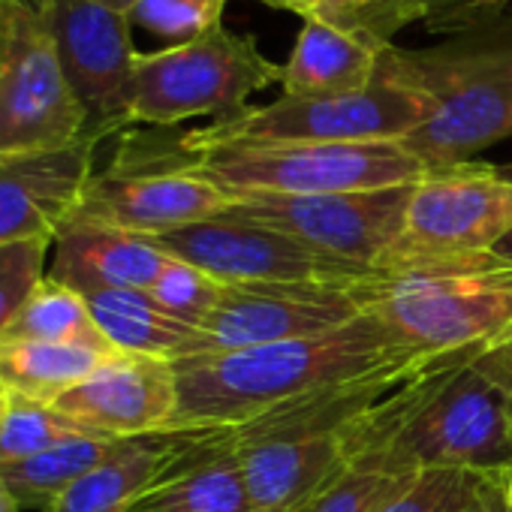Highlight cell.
Listing matches in <instances>:
<instances>
[{"mask_svg": "<svg viewBox=\"0 0 512 512\" xmlns=\"http://www.w3.org/2000/svg\"><path fill=\"white\" fill-rule=\"evenodd\" d=\"M413 356L422 353L368 311L356 323L320 338L187 356L175 362V428H235L314 389Z\"/></svg>", "mask_w": 512, "mask_h": 512, "instance_id": "1", "label": "cell"}, {"mask_svg": "<svg viewBox=\"0 0 512 512\" xmlns=\"http://www.w3.org/2000/svg\"><path fill=\"white\" fill-rule=\"evenodd\" d=\"M118 166L187 169L226 196H323L416 184L428 169L401 142H220L124 133Z\"/></svg>", "mask_w": 512, "mask_h": 512, "instance_id": "2", "label": "cell"}, {"mask_svg": "<svg viewBox=\"0 0 512 512\" xmlns=\"http://www.w3.org/2000/svg\"><path fill=\"white\" fill-rule=\"evenodd\" d=\"M380 61L431 100L428 121L401 142L425 169L470 163L512 136V16H485L434 49L404 52L389 43Z\"/></svg>", "mask_w": 512, "mask_h": 512, "instance_id": "3", "label": "cell"}, {"mask_svg": "<svg viewBox=\"0 0 512 512\" xmlns=\"http://www.w3.org/2000/svg\"><path fill=\"white\" fill-rule=\"evenodd\" d=\"M509 229L512 178L476 163L428 169L410 190L398 244L371 278H443L503 266L491 250Z\"/></svg>", "mask_w": 512, "mask_h": 512, "instance_id": "4", "label": "cell"}, {"mask_svg": "<svg viewBox=\"0 0 512 512\" xmlns=\"http://www.w3.org/2000/svg\"><path fill=\"white\" fill-rule=\"evenodd\" d=\"M431 115L425 91L392 73L383 61L377 79L338 97H287L247 106L232 118L181 133L190 145L220 142H404Z\"/></svg>", "mask_w": 512, "mask_h": 512, "instance_id": "5", "label": "cell"}, {"mask_svg": "<svg viewBox=\"0 0 512 512\" xmlns=\"http://www.w3.org/2000/svg\"><path fill=\"white\" fill-rule=\"evenodd\" d=\"M281 85V67L266 58L253 37H238L223 25L211 34L139 55L130 118L145 127H175L187 118H232L247 109L253 94Z\"/></svg>", "mask_w": 512, "mask_h": 512, "instance_id": "6", "label": "cell"}, {"mask_svg": "<svg viewBox=\"0 0 512 512\" xmlns=\"http://www.w3.org/2000/svg\"><path fill=\"white\" fill-rule=\"evenodd\" d=\"M85 139L88 118L46 16L34 0H0V157L52 154Z\"/></svg>", "mask_w": 512, "mask_h": 512, "instance_id": "7", "label": "cell"}, {"mask_svg": "<svg viewBox=\"0 0 512 512\" xmlns=\"http://www.w3.org/2000/svg\"><path fill=\"white\" fill-rule=\"evenodd\" d=\"M362 305L419 353L512 341V266L359 287Z\"/></svg>", "mask_w": 512, "mask_h": 512, "instance_id": "8", "label": "cell"}, {"mask_svg": "<svg viewBox=\"0 0 512 512\" xmlns=\"http://www.w3.org/2000/svg\"><path fill=\"white\" fill-rule=\"evenodd\" d=\"M401 452L419 467L512 461V341L473 359L410 428Z\"/></svg>", "mask_w": 512, "mask_h": 512, "instance_id": "9", "label": "cell"}, {"mask_svg": "<svg viewBox=\"0 0 512 512\" xmlns=\"http://www.w3.org/2000/svg\"><path fill=\"white\" fill-rule=\"evenodd\" d=\"M413 184L323 196H232L229 214L278 229L335 263L374 272L404 232Z\"/></svg>", "mask_w": 512, "mask_h": 512, "instance_id": "10", "label": "cell"}, {"mask_svg": "<svg viewBox=\"0 0 512 512\" xmlns=\"http://www.w3.org/2000/svg\"><path fill=\"white\" fill-rule=\"evenodd\" d=\"M154 241L175 260H184L223 287L247 284H362L371 272L335 263L296 238L235 214H217Z\"/></svg>", "mask_w": 512, "mask_h": 512, "instance_id": "11", "label": "cell"}, {"mask_svg": "<svg viewBox=\"0 0 512 512\" xmlns=\"http://www.w3.org/2000/svg\"><path fill=\"white\" fill-rule=\"evenodd\" d=\"M46 16L64 76L79 97L88 136L106 139L133 127L130 88L139 52L130 16L97 0H34Z\"/></svg>", "mask_w": 512, "mask_h": 512, "instance_id": "12", "label": "cell"}, {"mask_svg": "<svg viewBox=\"0 0 512 512\" xmlns=\"http://www.w3.org/2000/svg\"><path fill=\"white\" fill-rule=\"evenodd\" d=\"M365 284V281H362ZM362 284H247L226 287L214 314L199 326L193 356L332 335L365 314Z\"/></svg>", "mask_w": 512, "mask_h": 512, "instance_id": "13", "label": "cell"}, {"mask_svg": "<svg viewBox=\"0 0 512 512\" xmlns=\"http://www.w3.org/2000/svg\"><path fill=\"white\" fill-rule=\"evenodd\" d=\"M229 205L232 196L196 172L112 163L91 175L67 223H100L154 238L226 214Z\"/></svg>", "mask_w": 512, "mask_h": 512, "instance_id": "14", "label": "cell"}, {"mask_svg": "<svg viewBox=\"0 0 512 512\" xmlns=\"http://www.w3.org/2000/svg\"><path fill=\"white\" fill-rule=\"evenodd\" d=\"M55 407L88 431L115 440L175 428V362L157 356L115 353L88 380L58 398Z\"/></svg>", "mask_w": 512, "mask_h": 512, "instance_id": "15", "label": "cell"}, {"mask_svg": "<svg viewBox=\"0 0 512 512\" xmlns=\"http://www.w3.org/2000/svg\"><path fill=\"white\" fill-rule=\"evenodd\" d=\"M97 139L34 157H0V244L55 238L79 205L91 175Z\"/></svg>", "mask_w": 512, "mask_h": 512, "instance_id": "16", "label": "cell"}, {"mask_svg": "<svg viewBox=\"0 0 512 512\" xmlns=\"http://www.w3.org/2000/svg\"><path fill=\"white\" fill-rule=\"evenodd\" d=\"M232 443V440H229ZM253 512H305L344 473L335 434H299L232 443Z\"/></svg>", "mask_w": 512, "mask_h": 512, "instance_id": "17", "label": "cell"}, {"mask_svg": "<svg viewBox=\"0 0 512 512\" xmlns=\"http://www.w3.org/2000/svg\"><path fill=\"white\" fill-rule=\"evenodd\" d=\"M169 263V253L139 232L100 223H64L55 235V260L49 278L85 290H151Z\"/></svg>", "mask_w": 512, "mask_h": 512, "instance_id": "18", "label": "cell"}, {"mask_svg": "<svg viewBox=\"0 0 512 512\" xmlns=\"http://www.w3.org/2000/svg\"><path fill=\"white\" fill-rule=\"evenodd\" d=\"M205 428H163L124 437L46 512H127L202 437Z\"/></svg>", "mask_w": 512, "mask_h": 512, "instance_id": "19", "label": "cell"}, {"mask_svg": "<svg viewBox=\"0 0 512 512\" xmlns=\"http://www.w3.org/2000/svg\"><path fill=\"white\" fill-rule=\"evenodd\" d=\"M127 512H253L226 428H205L187 455Z\"/></svg>", "mask_w": 512, "mask_h": 512, "instance_id": "20", "label": "cell"}, {"mask_svg": "<svg viewBox=\"0 0 512 512\" xmlns=\"http://www.w3.org/2000/svg\"><path fill=\"white\" fill-rule=\"evenodd\" d=\"M386 46L320 16H308L290 61L281 67V88L287 97L356 94L377 79Z\"/></svg>", "mask_w": 512, "mask_h": 512, "instance_id": "21", "label": "cell"}, {"mask_svg": "<svg viewBox=\"0 0 512 512\" xmlns=\"http://www.w3.org/2000/svg\"><path fill=\"white\" fill-rule=\"evenodd\" d=\"M94 323L118 353L157 356V359H187L196 350L199 329L175 320L163 311L145 290H85L82 293Z\"/></svg>", "mask_w": 512, "mask_h": 512, "instance_id": "22", "label": "cell"}, {"mask_svg": "<svg viewBox=\"0 0 512 512\" xmlns=\"http://www.w3.org/2000/svg\"><path fill=\"white\" fill-rule=\"evenodd\" d=\"M109 356L76 344L4 341L0 344V383L10 395L55 404L82 380H88Z\"/></svg>", "mask_w": 512, "mask_h": 512, "instance_id": "23", "label": "cell"}, {"mask_svg": "<svg viewBox=\"0 0 512 512\" xmlns=\"http://www.w3.org/2000/svg\"><path fill=\"white\" fill-rule=\"evenodd\" d=\"M115 437L103 434H79L67 443H58L34 458L4 464L0 467V479L7 488L22 500V506H37L46 512L67 488H73L88 470H94L112 449Z\"/></svg>", "mask_w": 512, "mask_h": 512, "instance_id": "24", "label": "cell"}, {"mask_svg": "<svg viewBox=\"0 0 512 512\" xmlns=\"http://www.w3.org/2000/svg\"><path fill=\"white\" fill-rule=\"evenodd\" d=\"M4 341H43V344H76L100 353H118L91 317L85 296L55 278H46L31 296L25 311L16 317ZM0 341V344H4Z\"/></svg>", "mask_w": 512, "mask_h": 512, "instance_id": "25", "label": "cell"}, {"mask_svg": "<svg viewBox=\"0 0 512 512\" xmlns=\"http://www.w3.org/2000/svg\"><path fill=\"white\" fill-rule=\"evenodd\" d=\"M419 470L422 467L404 452L359 461L347 467V473L305 512H383L401 491L410 488Z\"/></svg>", "mask_w": 512, "mask_h": 512, "instance_id": "26", "label": "cell"}, {"mask_svg": "<svg viewBox=\"0 0 512 512\" xmlns=\"http://www.w3.org/2000/svg\"><path fill=\"white\" fill-rule=\"evenodd\" d=\"M79 434H94L55 404L31 401L22 395H10V407L0 425V467L34 458L58 443H67Z\"/></svg>", "mask_w": 512, "mask_h": 512, "instance_id": "27", "label": "cell"}, {"mask_svg": "<svg viewBox=\"0 0 512 512\" xmlns=\"http://www.w3.org/2000/svg\"><path fill=\"white\" fill-rule=\"evenodd\" d=\"M488 497L485 470L422 467L383 512H479Z\"/></svg>", "mask_w": 512, "mask_h": 512, "instance_id": "28", "label": "cell"}, {"mask_svg": "<svg viewBox=\"0 0 512 512\" xmlns=\"http://www.w3.org/2000/svg\"><path fill=\"white\" fill-rule=\"evenodd\" d=\"M55 238H25L0 244V341L40 290L46 275V256Z\"/></svg>", "mask_w": 512, "mask_h": 512, "instance_id": "29", "label": "cell"}, {"mask_svg": "<svg viewBox=\"0 0 512 512\" xmlns=\"http://www.w3.org/2000/svg\"><path fill=\"white\" fill-rule=\"evenodd\" d=\"M148 293L175 320L199 329L214 314V308L220 305L226 287L217 278H211L208 272L169 256L166 269L160 272V278L154 281V287Z\"/></svg>", "mask_w": 512, "mask_h": 512, "instance_id": "30", "label": "cell"}, {"mask_svg": "<svg viewBox=\"0 0 512 512\" xmlns=\"http://www.w3.org/2000/svg\"><path fill=\"white\" fill-rule=\"evenodd\" d=\"M223 10L226 0H139L127 16L133 25L169 40L172 46H184L220 28Z\"/></svg>", "mask_w": 512, "mask_h": 512, "instance_id": "31", "label": "cell"}, {"mask_svg": "<svg viewBox=\"0 0 512 512\" xmlns=\"http://www.w3.org/2000/svg\"><path fill=\"white\" fill-rule=\"evenodd\" d=\"M488 497L500 512H512V461H503L497 467L485 470Z\"/></svg>", "mask_w": 512, "mask_h": 512, "instance_id": "32", "label": "cell"}, {"mask_svg": "<svg viewBox=\"0 0 512 512\" xmlns=\"http://www.w3.org/2000/svg\"><path fill=\"white\" fill-rule=\"evenodd\" d=\"M269 7H278V10H290V13H299V16H314L317 13V4L320 0H263Z\"/></svg>", "mask_w": 512, "mask_h": 512, "instance_id": "33", "label": "cell"}, {"mask_svg": "<svg viewBox=\"0 0 512 512\" xmlns=\"http://www.w3.org/2000/svg\"><path fill=\"white\" fill-rule=\"evenodd\" d=\"M0 512H25L22 500L7 488V482L0 479Z\"/></svg>", "mask_w": 512, "mask_h": 512, "instance_id": "34", "label": "cell"}, {"mask_svg": "<svg viewBox=\"0 0 512 512\" xmlns=\"http://www.w3.org/2000/svg\"><path fill=\"white\" fill-rule=\"evenodd\" d=\"M494 256H497V260L503 263V266H512V229L494 244V250H491Z\"/></svg>", "mask_w": 512, "mask_h": 512, "instance_id": "35", "label": "cell"}, {"mask_svg": "<svg viewBox=\"0 0 512 512\" xmlns=\"http://www.w3.org/2000/svg\"><path fill=\"white\" fill-rule=\"evenodd\" d=\"M97 4H106V7H115V10H121V13H130L139 0H97Z\"/></svg>", "mask_w": 512, "mask_h": 512, "instance_id": "36", "label": "cell"}, {"mask_svg": "<svg viewBox=\"0 0 512 512\" xmlns=\"http://www.w3.org/2000/svg\"><path fill=\"white\" fill-rule=\"evenodd\" d=\"M7 407H10V389H7L4 383H0V425H4Z\"/></svg>", "mask_w": 512, "mask_h": 512, "instance_id": "37", "label": "cell"}, {"mask_svg": "<svg viewBox=\"0 0 512 512\" xmlns=\"http://www.w3.org/2000/svg\"><path fill=\"white\" fill-rule=\"evenodd\" d=\"M467 4H470L473 10H485V13H488V10L500 7V4H503V0H467Z\"/></svg>", "mask_w": 512, "mask_h": 512, "instance_id": "38", "label": "cell"}, {"mask_svg": "<svg viewBox=\"0 0 512 512\" xmlns=\"http://www.w3.org/2000/svg\"><path fill=\"white\" fill-rule=\"evenodd\" d=\"M479 512H500V509H497V506L491 503V497H485V506H482Z\"/></svg>", "mask_w": 512, "mask_h": 512, "instance_id": "39", "label": "cell"}]
</instances>
